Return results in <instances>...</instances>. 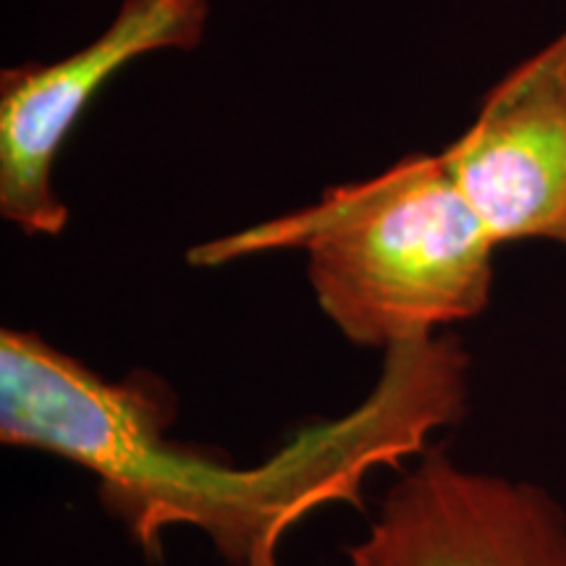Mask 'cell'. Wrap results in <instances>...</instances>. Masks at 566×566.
<instances>
[{"mask_svg":"<svg viewBox=\"0 0 566 566\" xmlns=\"http://www.w3.org/2000/svg\"><path fill=\"white\" fill-rule=\"evenodd\" d=\"M208 0H122L95 40L59 61H24L0 74V216L30 237L66 229L55 192L59 153L97 92L142 55L195 51Z\"/></svg>","mask_w":566,"mask_h":566,"instance_id":"3957f363","label":"cell"},{"mask_svg":"<svg viewBox=\"0 0 566 566\" xmlns=\"http://www.w3.org/2000/svg\"><path fill=\"white\" fill-rule=\"evenodd\" d=\"M378 384L346 417L302 430L258 467H233L166 438L171 394L150 375L108 380L32 331H0V441L48 451L101 480V499L145 554L189 525L229 566H279L296 522L363 504L370 472L428 451L467 407L470 357L454 336L384 352Z\"/></svg>","mask_w":566,"mask_h":566,"instance_id":"6da1fadb","label":"cell"},{"mask_svg":"<svg viewBox=\"0 0 566 566\" xmlns=\"http://www.w3.org/2000/svg\"><path fill=\"white\" fill-rule=\"evenodd\" d=\"M281 250L307 254L315 300L346 342L386 352L483 313L499 242L443 155L415 153L307 208L197 244L189 263Z\"/></svg>","mask_w":566,"mask_h":566,"instance_id":"7a4b0ae2","label":"cell"},{"mask_svg":"<svg viewBox=\"0 0 566 566\" xmlns=\"http://www.w3.org/2000/svg\"><path fill=\"white\" fill-rule=\"evenodd\" d=\"M441 155L499 247H566V32L488 90Z\"/></svg>","mask_w":566,"mask_h":566,"instance_id":"5b68a950","label":"cell"},{"mask_svg":"<svg viewBox=\"0 0 566 566\" xmlns=\"http://www.w3.org/2000/svg\"><path fill=\"white\" fill-rule=\"evenodd\" d=\"M346 566H566V514L543 488L428 449Z\"/></svg>","mask_w":566,"mask_h":566,"instance_id":"277c9868","label":"cell"}]
</instances>
